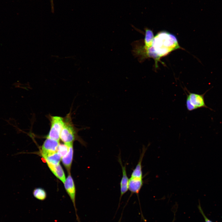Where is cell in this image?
I'll use <instances>...</instances> for the list:
<instances>
[{
  "mask_svg": "<svg viewBox=\"0 0 222 222\" xmlns=\"http://www.w3.org/2000/svg\"><path fill=\"white\" fill-rule=\"evenodd\" d=\"M69 118L64 121V125L60 134V139L65 143H73L76 139V132L74 127L70 122Z\"/></svg>",
  "mask_w": 222,
  "mask_h": 222,
  "instance_id": "cell-3",
  "label": "cell"
},
{
  "mask_svg": "<svg viewBox=\"0 0 222 222\" xmlns=\"http://www.w3.org/2000/svg\"><path fill=\"white\" fill-rule=\"evenodd\" d=\"M118 161L121 166L122 171V177L120 183L121 193L120 199H121L122 196L128 190L129 179L127 174L126 166L125 165H123L120 156L118 157Z\"/></svg>",
  "mask_w": 222,
  "mask_h": 222,
  "instance_id": "cell-7",
  "label": "cell"
},
{
  "mask_svg": "<svg viewBox=\"0 0 222 222\" xmlns=\"http://www.w3.org/2000/svg\"><path fill=\"white\" fill-rule=\"evenodd\" d=\"M186 105L187 109L189 111H191L197 109L191 103L189 99L187 98L186 101Z\"/></svg>",
  "mask_w": 222,
  "mask_h": 222,
  "instance_id": "cell-15",
  "label": "cell"
},
{
  "mask_svg": "<svg viewBox=\"0 0 222 222\" xmlns=\"http://www.w3.org/2000/svg\"><path fill=\"white\" fill-rule=\"evenodd\" d=\"M51 7V12L53 13L54 12V4L53 3V0H50Z\"/></svg>",
  "mask_w": 222,
  "mask_h": 222,
  "instance_id": "cell-17",
  "label": "cell"
},
{
  "mask_svg": "<svg viewBox=\"0 0 222 222\" xmlns=\"http://www.w3.org/2000/svg\"><path fill=\"white\" fill-rule=\"evenodd\" d=\"M47 165L54 174L64 183L66 180L65 175L63 170L60 164L56 165L48 164Z\"/></svg>",
  "mask_w": 222,
  "mask_h": 222,
  "instance_id": "cell-11",
  "label": "cell"
},
{
  "mask_svg": "<svg viewBox=\"0 0 222 222\" xmlns=\"http://www.w3.org/2000/svg\"><path fill=\"white\" fill-rule=\"evenodd\" d=\"M198 208L200 212L203 216L205 222H213L212 221L209 219L205 215L201 208L200 203H199Z\"/></svg>",
  "mask_w": 222,
  "mask_h": 222,
  "instance_id": "cell-16",
  "label": "cell"
},
{
  "mask_svg": "<svg viewBox=\"0 0 222 222\" xmlns=\"http://www.w3.org/2000/svg\"><path fill=\"white\" fill-rule=\"evenodd\" d=\"M70 144H59L57 149V152L61 157V158L65 156L68 153Z\"/></svg>",
  "mask_w": 222,
  "mask_h": 222,
  "instance_id": "cell-14",
  "label": "cell"
},
{
  "mask_svg": "<svg viewBox=\"0 0 222 222\" xmlns=\"http://www.w3.org/2000/svg\"><path fill=\"white\" fill-rule=\"evenodd\" d=\"M65 189L71 199L75 208L76 219L79 221V217L77 213V209L75 204L76 189L73 179L69 174L67 177L64 183Z\"/></svg>",
  "mask_w": 222,
  "mask_h": 222,
  "instance_id": "cell-6",
  "label": "cell"
},
{
  "mask_svg": "<svg viewBox=\"0 0 222 222\" xmlns=\"http://www.w3.org/2000/svg\"><path fill=\"white\" fill-rule=\"evenodd\" d=\"M64 123V120L62 117L56 116L51 117L50 129L47 138L59 141Z\"/></svg>",
  "mask_w": 222,
  "mask_h": 222,
  "instance_id": "cell-2",
  "label": "cell"
},
{
  "mask_svg": "<svg viewBox=\"0 0 222 222\" xmlns=\"http://www.w3.org/2000/svg\"><path fill=\"white\" fill-rule=\"evenodd\" d=\"M34 196L37 199L41 200L45 199L47 194L45 191L41 188H37L33 192Z\"/></svg>",
  "mask_w": 222,
  "mask_h": 222,
  "instance_id": "cell-13",
  "label": "cell"
},
{
  "mask_svg": "<svg viewBox=\"0 0 222 222\" xmlns=\"http://www.w3.org/2000/svg\"><path fill=\"white\" fill-rule=\"evenodd\" d=\"M143 179L130 177L129 179L128 190L132 193L138 194L143 185Z\"/></svg>",
  "mask_w": 222,
  "mask_h": 222,
  "instance_id": "cell-9",
  "label": "cell"
},
{
  "mask_svg": "<svg viewBox=\"0 0 222 222\" xmlns=\"http://www.w3.org/2000/svg\"><path fill=\"white\" fill-rule=\"evenodd\" d=\"M187 93L185 92L187 95V98L191 104L194 106L196 109L199 108H208L211 110H213L212 109L208 107L206 105L204 98V95L208 90H207L204 93L201 94H198L196 93L190 92L187 88L185 89Z\"/></svg>",
  "mask_w": 222,
  "mask_h": 222,
  "instance_id": "cell-4",
  "label": "cell"
},
{
  "mask_svg": "<svg viewBox=\"0 0 222 222\" xmlns=\"http://www.w3.org/2000/svg\"><path fill=\"white\" fill-rule=\"evenodd\" d=\"M73 143L69 145L68 151L67 154L62 158V161L64 165L68 172H69L71 167L73 156Z\"/></svg>",
  "mask_w": 222,
  "mask_h": 222,
  "instance_id": "cell-10",
  "label": "cell"
},
{
  "mask_svg": "<svg viewBox=\"0 0 222 222\" xmlns=\"http://www.w3.org/2000/svg\"><path fill=\"white\" fill-rule=\"evenodd\" d=\"M146 150L147 148L144 146L143 147L138 163L135 168L133 171L131 175V177L138 179H143L142 162Z\"/></svg>",
  "mask_w": 222,
  "mask_h": 222,
  "instance_id": "cell-8",
  "label": "cell"
},
{
  "mask_svg": "<svg viewBox=\"0 0 222 222\" xmlns=\"http://www.w3.org/2000/svg\"><path fill=\"white\" fill-rule=\"evenodd\" d=\"M59 141L47 138L42 145L41 154L43 158L57 152Z\"/></svg>",
  "mask_w": 222,
  "mask_h": 222,
  "instance_id": "cell-5",
  "label": "cell"
},
{
  "mask_svg": "<svg viewBox=\"0 0 222 222\" xmlns=\"http://www.w3.org/2000/svg\"><path fill=\"white\" fill-rule=\"evenodd\" d=\"M47 164L56 165L59 164L61 158V157L57 152L50 154L43 158Z\"/></svg>",
  "mask_w": 222,
  "mask_h": 222,
  "instance_id": "cell-12",
  "label": "cell"
},
{
  "mask_svg": "<svg viewBox=\"0 0 222 222\" xmlns=\"http://www.w3.org/2000/svg\"><path fill=\"white\" fill-rule=\"evenodd\" d=\"M180 48L175 35L167 32L162 31L158 33L154 38L150 47L138 51L137 56L141 61L147 57H152L155 60L156 65H157L161 57Z\"/></svg>",
  "mask_w": 222,
  "mask_h": 222,
  "instance_id": "cell-1",
  "label": "cell"
}]
</instances>
